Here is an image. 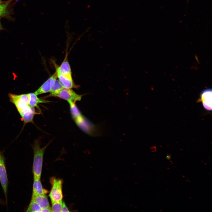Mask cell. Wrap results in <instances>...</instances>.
<instances>
[{
  "label": "cell",
  "instance_id": "ac0fdd59",
  "mask_svg": "<svg viewBox=\"0 0 212 212\" xmlns=\"http://www.w3.org/2000/svg\"><path fill=\"white\" fill-rule=\"evenodd\" d=\"M68 208L64 202H63L62 205L61 209V212H69Z\"/></svg>",
  "mask_w": 212,
  "mask_h": 212
},
{
  "label": "cell",
  "instance_id": "9a60e30c",
  "mask_svg": "<svg viewBox=\"0 0 212 212\" xmlns=\"http://www.w3.org/2000/svg\"><path fill=\"white\" fill-rule=\"evenodd\" d=\"M63 88L58 80L57 79L50 92L49 96H54Z\"/></svg>",
  "mask_w": 212,
  "mask_h": 212
},
{
  "label": "cell",
  "instance_id": "7c38bea8",
  "mask_svg": "<svg viewBox=\"0 0 212 212\" xmlns=\"http://www.w3.org/2000/svg\"><path fill=\"white\" fill-rule=\"evenodd\" d=\"M29 94V105L30 106L34 108L36 107L38 109L39 106L38 104L39 103H46L47 101L41 99L39 98L37 95L34 92L31 93Z\"/></svg>",
  "mask_w": 212,
  "mask_h": 212
},
{
  "label": "cell",
  "instance_id": "6da1fadb",
  "mask_svg": "<svg viewBox=\"0 0 212 212\" xmlns=\"http://www.w3.org/2000/svg\"><path fill=\"white\" fill-rule=\"evenodd\" d=\"M10 101L13 103L22 118L24 125L32 122L36 112L35 108L29 105V94L16 95L9 94Z\"/></svg>",
  "mask_w": 212,
  "mask_h": 212
},
{
  "label": "cell",
  "instance_id": "52a82bcc",
  "mask_svg": "<svg viewBox=\"0 0 212 212\" xmlns=\"http://www.w3.org/2000/svg\"><path fill=\"white\" fill-rule=\"evenodd\" d=\"M57 78V73L55 72L34 93L38 95L50 92Z\"/></svg>",
  "mask_w": 212,
  "mask_h": 212
},
{
  "label": "cell",
  "instance_id": "44dd1931",
  "mask_svg": "<svg viewBox=\"0 0 212 212\" xmlns=\"http://www.w3.org/2000/svg\"><path fill=\"white\" fill-rule=\"evenodd\" d=\"M0 204L4 205L5 203L1 199H0Z\"/></svg>",
  "mask_w": 212,
  "mask_h": 212
},
{
  "label": "cell",
  "instance_id": "d6986e66",
  "mask_svg": "<svg viewBox=\"0 0 212 212\" xmlns=\"http://www.w3.org/2000/svg\"><path fill=\"white\" fill-rule=\"evenodd\" d=\"M41 212H52V208L50 206L42 209Z\"/></svg>",
  "mask_w": 212,
  "mask_h": 212
},
{
  "label": "cell",
  "instance_id": "603a6c76",
  "mask_svg": "<svg viewBox=\"0 0 212 212\" xmlns=\"http://www.w3.org/2000/svg\"><path fill=\"white\" fill-rule=\"evenodd\" d=\"M1 0H0V3H1Z\"/></svg>",
  "mask_w": 212,
  "mask_h": 212
},
{
  "label": "cell",
  "instance_id": "2e32d148",
  "mask_svg": "<svg viewBox=\"0 0 212 212\" xmlns=\"http://www.w3.org/2000/svg\"><path fill=\"white\" fill-rule=\"evenodd\" d=\"M9 2L1 4L0 3V16L7 17L9 15L7 6Z\"/></svg>",
  "mask_w": 212,
  "mask_h": 212
},
{
  "label": "cell",
  "instance_id": "ba28073f",
  "mask_svg": "<svg viewBox=\"0 0 212 212\" xmlns=\"http://www.w3.org/2000/svg\"><path fill=\"white\" fill-rule=\"evenodd\" d=\"M212 92L211 89L203 90L201 94L199 99L204 108L208 111L212 110Z\"/></svg>",
  "mask_w": 212,
  "mask_h": 212
},
{
  "label": "cell",
  "instance_id": "277c9868",
  "mask_svg": "<svg viewBox=\"0 0 212 212\" xmlns=\"http://www.w3.org/2000/svg\"><path fill=\"white\" fill-rule=\"evenodd\" d=\"M0 182L7 203L8 179L6 170L5 159L3 153L0 150Z\"/></svg>",
  "mask_w": 212,
  "mask_h": 212
},
{
  "label": "cell",
  "instance_id": "7402d4cb",
  "mask_svg": "<svg viewBox=\"0 0 212 212\" xmlns=\"http://www.w3.org/2000/svg\"><path fill=\"white\" fill-rule=\"evenodd\" d=\"M2 29H3V28H2V27L1 24V21H0V31L2 30Z\"/></svg>",
  "mask_w": 212,
  "mask_h": 212
},
{
  "label": "cell",
  "instance_id": "8fae6325",
  "mask_svg": "<svg viewBox=\"0 0 212 212\" xmlns=\"http://www.w3.org/2000/svg\"><path fill=\"white\" fill-rule=\"evenodd\" d=\"M32 198L38 204L42 209L50 207L48 200L46 194L32 196Z\"/></svg>",
  "mask_w": 212,
  "mask_h": 212
},
{
  "label": "cell",
  "instance_id": "7a4b0ae2",
  "mask_svg": "<svg viewBox=\"0 0 212 212\" xmlns=\"http://www.w3.org/2000/svg\"><path fill=\"white\" fill-rule=\"evenodd\" d=\"M40 142L39 140H36L32 145L34 154L33 173L34 177L39 178H40L41 175L44 153L48 145L41 148Z\"/></svg>",
  "mask_w": 212,
  "mask_h": 212
},
{
  "label": "cell",
  "instance_id": "30bf717a",
  "mask_svg": "<svg viewBox=\"0 0 212 212\" xmlns=\"http://www.w3.org/2000/svg\"><path fill=\"white\" fill-rule=\"evenodd\" d=\"M47 192L43 188L40 178L34 177L32 196L46 194Z\"/></svg>",
  "mask_w": 212,
  "mask_h": 212
},
{
  "label": "cell",
  "instance_id": "5bb4252c",
  "mask_svg": "<svg viewBox=\"0 0 212 212\" xmlns=\"http://www.w3.org/2000/svg\"><path fill=\"white\" fill-rule=\"evenodd\" d=\"M41 210L42 209L38 204L32 198L26 211L38 212H41Z\"/></svg>",
  "mask_w": 212,
  "mask_h": 212
},
{
  "label": "cell",
  "instance_id": "5b68a950",
  "mask_svg": "<svg viewBox=\"0 0 212 212\" xmlns=\"http://www.w3.org/2000/svg\"><path fill=\"white\" fill-rule=\"evenodd\" d=\"M82 96L76 93L71 89L63 87L54 96L65 100L68 103H75L77 101L81 100Z\"/></svg>",
  "mask_w": 212,
  "mask_h": 212
},
{
  "label": "cell",
  "instance_id": "4fadbf2b",
  "mask_svg": "<svg viewBox=\"0 0 212 212\" xmlns=\"http://www.w3.org/2000/svg\"><path fill=\"white\" fill-rule=\"evenodd\" d=\"M69 103L70 105L71 114L74 121L83 116L76 106L75 103L71 102Z\"/></svg>",
  "mask_w": 212,
  "mask_h": 212
},
{
  "label": "cell",
  "instance_id": "ffe728a7",
  "mask_svg": "<svg viewBox=\"0 0 212 212\" xmlns=\"http://www.w3.org/2000/svg\"><path fill=\"white\" fill-rule=\"evenodd\" d=\"M166 158L168 160H170L171 159V156L170 155H166Z\"/></svg>",
  "mask_w": 212,
  "mask_h": 212
},
{
  "label": "cell",
  "instance_id": "8992f818",
  "mask_svg": "<svg viewBox=\"0 0 212 212\" xmlns=\"http://www.w3.org/2000/svg\"><path fill=\"white\" fill-rule=\"evenodd\" d=\"M68 54L66 53L64 61L59 66L54 63L56 72L68 78H72L70 65L68 59Z\"/></svg>",
  "mask_w": 212,
  "mask_h": 212
},
{
  "label": "cell",
  "instance_id": "3957f363",
  "mask_svg": "<svg viewBox=\"0 0 212 212\" xmlns=\"http://www.w3.org/2000/svg\"><path fill=\"white\" fill-rule=\"evenodd\" d=\"M50 183L52 187L49 197L51 202L62 200L63 198L62 186L63 181L62 179L52 177L50 178Z\"/></svg>",
  "mask_w": 212,
  "mask_h": 212
},
{
  "label": "cell",
  "instance_id": "9c48e42d",
  "mask_svg": "<svg viewBox=\"0 0 212 212\" xmlns=\"http://www.w3.org/2000/svg\"><path fill=\"white\" fill-rule=\"evenodd\" d=\"M56 72L57 73V78L63 87L72 89L78 87V86L75 84L72 78H68L59 73Z\"/></svg>",
  "mask_w": 212,
  "mask_h": 212
},
{
  "label": "cell",
  "instance_id": "e0dca14e",
  "mask_svg": "<svg viewBox=\"0 0 212 212\" xmlns=\"http://www.w3.org/2000/svg\"><path fill=\"white\" fill-rule=\"evenodd\" d=\"M51 202L52 212H61L63 203L62 200Z\"/></svg>",
  "mask_w": 212,
  "mask_h": 212
}]
</instances>
